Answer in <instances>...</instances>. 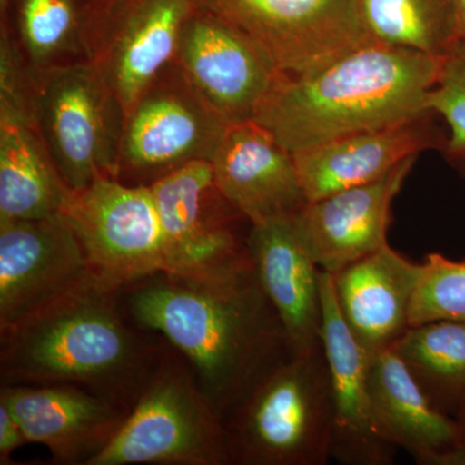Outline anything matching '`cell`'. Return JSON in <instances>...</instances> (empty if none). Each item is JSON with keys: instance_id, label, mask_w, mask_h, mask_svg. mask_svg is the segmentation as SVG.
Masks as SVG:
<instances>
[{"instance_id": "8", "label": "cell", "mask_w": 465, "mask_h": 465, "mask_svg": "<svg viewBox=\"0 0 465 465\" xmlns=\"http://www.w3.org/2000/svg\"><path fill=\"white\" fill-rule=\"evenodd\" d=\"M229 125L170 64L125 114L116 179L150 186L193 162H213Z\"/></svg>"}, {"instance_id": "2", "label": "cell", "mask_w": 465, "mask_h": 465, "mask_svg": "<svg viewBox=\"0 0 465 465\" xmlns=\"http://www.w3.org/2000/svg\"><path fill=\"white\" fill-rule=\"evenodd\" d=\"M440 57L367 41L307 74H282L253 121L291 153L411 121L428 109Z\"/></svg>"}, {"instance_id": "6", "label": "cell", "mask_w": 465, "mask_h": 465, "mask_svg": "<svg viewBox=\"0 0 465 465\" xmlns=\"http://www.w3.org/2000/svg\"><path fill=\"white\" fill-rule=\"evenodd\" d=\"M125 112L92 64L35 72L33 124L70 191L114 177Z\"/></svg>"}, {"instance_id": "25", "label": "cell", "mask_w": 465, "mask_h": 465, "mask_svg": "<svg viewBox=\"0 0 465 465\" xmlns=\"http://www.w3.org/2000/svg\"><path fill=\"white\" fill-rule=\"evenodd\" d=\"M372 41L443 57L461 41L455 0H358Z\"/></svg>"}, {"instance_id": "21", "label": "cell", "mask_w": 465, "mask_h": 465, "mask_svg": "<svg viewBox=\"0 0 465 465\" xmlns=\"http://www.w3.org/2000/svg\"><path fill=\"white\" fill-rule=\"evenodd\" d=\"M423 264L390 244L332 275L339 311L366 356L390 349L410 327Z\"/></svg>"}, {"instance_id": "32", "label": "cell", "mask_w": 465, "mask_h": 465, "mask_svg": "<svg viewBox=\"0 0 465 465\" xmlns=\"http://www.w3.org/2000/svg\"><path fill=\"white\" fill-rule=\"evenodd\" d=\"M9 5H11V0H0V18L7 15Z\"/></svg>"}, {"instance_id": "23", "label": "cell", "mask_w": 465, "mask_h": 465, "mask_svg": "<svg viewBox=\"0 0 465 465\" xmlns=\"http://www.w3.org/2000/svg\"><path fill=\"white\" fill-rule=\"evenodd\" d=\"M70 192L33 122L0 115V219L57 215Z\"/></svg>"}, {"instance_id": "27", "label": "cell", "mask_w": 465, "mask_h": 465, "mask_svg": "<svg viewBox=\"0 0 465 465\" xmlns=\"http://www.w3.org/2000/svg\"><path fill=\"white\" fill-rule=\"evenodd\" d=\"M427 106L448 125L440 152L455 170L465 174V41L440 57L439 76L428 94Z\"/></svg>"}, {"instance_id": "4", "label": "cell", "mask_w": 465, "mask_h": 465, "mask_svg": "<svg viewBox=\"0 0 465 465\" xmlns=\"http://www.w3.org/2000/svg\"><path fill=\"white\" fill-rule=\"evenodd\" d=\"M224 427L232 464L329 463L332 403L323 345L290 349L232 407Z\"/></svg>"}, {"instance_id": "20", "label": "cell", "mask_w": 465, "mask_h": 465, "mask_svg": "<svg viewBox=\"0 0 465 465\" xmlns=\"http://www.w3.org/2000/svg\"><path fill=\"white\" fill-rule=\"evenodd\" d=\"M376 424L388 442L421 465H461L465 434L452 416L425 397L393 349L366 356Z\"/></svg>"}, {"instance_id": "28", "label": "cell", "mask_w": 465, "mask_h": 465, "mask_svg": "<svg viewBox=\"0 0 465 465\" xmlns=\"http://www.w3.org/2000/svg\"><path fill=\"white\" fill-rule=\"evenodd\" d=\"M35 70L7 30L0 29V115L33 122Z\"/></svg>"}, {"instance_id": "1", "label": "cell", "mask_w": 465, "mask_h": 465, "mask_svg": "<svg viewBox=\"0 0 465 465\" xmlns=\"http://www.w3.org/2000/svg\"><path fill=\"white\" fill-rule=\"evenodd\" d=\"M124 291L134 323L185 357L223 420L291 349L253 269L208 283L157 273Z\"/></svg>"}, {"instance_id": "24", "label": "cell", "mask_w": 465, "mask_h": 465, "mask_svg": "<svg viewBox=\"0 0 465 465\" xmlns=\"http://www.w3.org/2000/svg\"><path fill=\"white\" fill-rule=\"evenodd\" d=\"M391 349L430 402L454 418L465 396V321L410 326Z\"/></svg>"}, {"instance_id": "16", "label": "cell", "mask_w": 465, "mask_h": 465, "mask_svg": "<svg viewBox=\"0 0 465 465\" xmlns=\"http://www.w3.org/2000/svg\"><path fill=\"white\" fill-rule=\"evenodd\" d=\"M430 112L403 124L345 134L292 152L308 202L375 182L407 158L442 150L448 133Z\"/></svg>"}, {"instance_id": "30", "label": "cell", "mask_w": 465, "mask_h": 465, "mask_svg": "<svg viewBox=\"0 0 465 465\" xmlns=\"http://www.w3.org/2000/svg\"><path fill=\"white\" fill-rule=\"evenodd\" d=\"M457 2L459 23H460L461 41H465V0H455Z\"/></svg>"}, {"instance_id": "31", "label": "cell", "mask_w": 465, "mask_h": 465, "mask_svg": "<svg viewBox=\"0 0 465 465\" xmlns=\"http://www.w3.org/2000/svg\"><path fill=\"white\" fill-rule=\"evenodd\" d=\"M454 419L459 424H460L461 430H463L465 434V396L463 397V400H461L460 405H459V409Z\"/></svg>"}, {"instance_id": "3", "label": "cell", "mask_w": 465, "mask_h": 465, "mask_svg": "<svg viewBox=\"0 0 465 465\" xmlns=\"http://www.w3.org/2000/svg\"><path fill=\"white\" fill-rule=\"evenodd\" d=\"M96 281L2 331L7 384H70L133 407L161 363Z\"/></svg>"}, {"instance_id": "29", "label": "cell", "mask_w": 465, "mask_h": 465, "mask_svg": "<svg viewBox=\"0 0 465 465\" xmlns=\"http://www.w3.org/2000/svg\"><path fill=\"white\" fill-rule=\"evenodd\" d=\"M26 443L30 442L23 428L7 407L0 403V464L14 463L12 454Z\"/></svg>"}, {"instance_id": "12", "label": "cell", "mask_w": 465, "mask_h": 465, "mask_svg": "<svg viewBox=\"0 0 465 465\" xmlns=\"http://www.w3.org/2000/svg\"><path fill=\"white\" fill-rule=\"evenodd\" d=\"M195 11L194 0H99L92 65L125 114L174 63L183 26Z\"/></svg>"}, {"instance_id": "18", "label": "cell", "mask_w": 465, "mask_h": 465, "mask_svg": "<svg viewBox=\"0 0 465 465\" xmlns=\"http://www.w3.org/2000/svg\"><path fill=\"white\" fill-rule=\"evenodd\" d=\"M322 341L332 403L331 458L345 465L393 463L396 448L382 437L367 384L366 354L342 320L332 274L321 271Z\"/></svg>"}, {"instance_id": "22", "label": "cell", "mask_w": 465, "mask_h": 465, "mask_svg": "<svg viewBox=\"0 0 465 465\" xmlns=\"http://www.w3.org/2000/svg\"><path fill=\"white\" fill-rule=\"evenodd\" d=\"M99 0H11L7 30L35 72L92 64Z\"/></svg>"}, {"instance_id": "9", "label": "cell", "mask_w": 465, "mask_h": 465, "mask_svg": "<svg viewBox=\"0 0 465 465\" xmlns=\"http://www.w3.org/2000/svg\"><path fill=\"white\" fill-rule=\"evenodd\" d=\"M60 213L104 289L121 293L166 272L163 232L150 186L101 177L70 192Z\"/></svg>"}, {"instance_id": "14", "label": "cell", "mask_w": 465, "mask_h": 465, "mask_svg": "<svg viewBox=\"0 0 465 465\" xmlns=\"http://www.w3.org/2000/svg\"><path fill=\"white\" fill-rule=\"evenodd\" d=\"M3 403L30 443L50 450L54 463L88 465L122 427L130 407L70 384L2 385Z\"/></svg>"}, {"instance_id": "13", "label": "cell", "mask_w": 465, "mask_h": 465, "mask_svg": "<svg viewBox=\"0 0 465 465\" xmlns=\"http://www.w3.org/2000/svg\"><path fill=\"white\" fill-rule=\"evenodd\" d=\"M174 64L231 124L253 121L283 74L258 42L198 7L183 26Z\"/></svg>"}, {"instance_id": "19", "label": "cell", "mask_w": 465, "mask_h": 465, "mask_svg": "<svg viewBox=\"0 0 465 465\" xmlns=\"http://www.w3.org/2000/svg\"><path fill=\"white\" fill-rule=\"evenodd\" d=\"M211 164L217 188L250 224L307 206L292 153L255 121L229 125Z\"/></svg>"}, {"instance_id": "26", "label": "cell", "mask_w": 465, "mask_h": 465, "mask_svg": "<svg viewBox=\"0 0 465 465\" xmlns=\"http://www.w3.org/2000/svg\"><path fill=\"white\" fill-rule=\"evenodd\" d=\"M439 320L465 321V262L430 253L410 309V326Z\"/></svg>"}, {"instance_id": "10", "label": "cell", "mask_w": 465, "mask_h": 465, "mask_svg": "<svg viewBox=\"0 0 465 465\" xmlns=\"http://www.w3.org/2000/svg\"><path fill=\"white\" fill-rule=\"evenodd\" d=\"M258 42L286 75L321 69L370 41L358 0H194Z\"/></svg>"}, {"instance_id": "7", "label": "cell", "mask_w": 465, "mask_h": 465, "mask_svg": "<svg viewBox=\"0 0 465 465\" xmlns=\"http://www.w3.org/2000/svg\"><path fill=\"white\" fill-rule=\"evenodd\" d=\"M150 191L163 232L164 274L208 283L252 269L247 234L240 232L249 220L217 188L211 162L186 164Z\"/></svg>"}, {"instance_id": "11", "label": "cell", "mask_w": 465, "mask_h": 465, "mask_svg": "<svg viewBox=\"0 0 465 465\" xmlns=\"http://www.w3.org/2000/svg\"><path fill=\"white\" fill-rule=\"evenodd\" d=\"M94 281L84 251L61 213L0 219V331Z\"/></svg>"}, {"instance_id": "17", "label": "cell", "mask_w": 465, "mask_h": 465, "mask_svg": "<svg viewBox=\"0 0 465 465\" xmlns=\"http://www.w3.org/2000/svg\"><path fill=\"white\" fill-rule=\"evenodd\" d=\"M416 159H405L375 182L308 202L300 211V229L321 271L339 273L390 244L391 203Z\"/></svg>"}, {"instance_id": "15", "label": "cell", "mask_w": 465, "mask_h": 465, "mask_svg": "<svg viewBox=\"0 0 465 465\" xmlns=\"http://www.w3.org/2000/svg\"><path fill=\"white\" fill-rule=\"evenodd\" d=\"M298 213L250 224L247 250L290 348L309 351L323 345L321 269L300 229Z\"/></svg>"}, {"instance_id": "33", "label": "cell", "mask_w": 465, "mask_h": 465, "mask_svg": "<svg viewBox=\"0 0 465 465\" xmlns=\"http://www.w3.org/2000/svg\"><path fill=\"white\" fill-rule=\"evenodd\" d=\"M461 465H465V452H464V458H463V464Z\"/></svg>"}, {"instance_id": "5", "label": "cell", "mask_w": 465, "mask_h": 465, "mask_svg": "<svg viewBox=\"0 0 465 465\" xmlns=\"http://www.w3.org/2000/svg\"><path fill=\"white\" fill-rule=\"evenodd\" d=\"M232 464L224 420L191 367L162 361L114 439L88 465Z\"/></svg>"}]
</instances>
